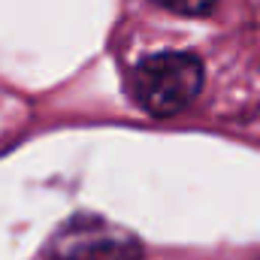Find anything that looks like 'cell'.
<instances>
[{"label":"cell","instance_id":"cell-2","mask_svg":"<svg viewBox=\"0 0 260 260\" xmlns=\"http://www.w3.org/2000/svg\"><path fill=\"white\" fill-rule=\"evenodd\" d=\"M157 6L170 9V12H179V15H191V18H200V15H209L215 9L218 0H154Z\"/></svg>","mask_w":260,"mask_h":260},{"label":"cell","instance_id":"cell-1","mask_svg":"<svg viewBox=\"0 0 260 260\" xmlns=\"http://www.w3.org/2000/svg\"><path fill=\"white\" fill-rule=\"evenodd\" d=\"M203 64L188 52H160L130 70V97L154 118L188 109L203 91Z\"/></svg>","mask_w":260,"mask_h":260}]
</instances>
